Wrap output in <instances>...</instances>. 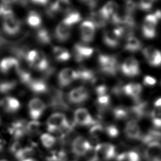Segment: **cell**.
I'll use <instances>...</instances> for the list:
<instances>
[{"mask_svg": "<svg viewBox=\"0 0 161 161\" xmlns=\"http://www.w3.org/2000/svg\"><path fill=\"white\" fill-rule=\"evenodd\" d=\"M47 130L50 133L62 131L70 128L67 118L62 113H54L52 114L46 122Z\"/></svg>", "mask_w": 161, "mask_h": 161, "instance_id": "obj_1", "label": "cell"}, {"mask_svg": "<svg viewBox=\"0 0 161 161\" xmlns=\"http://www.w3.org/2000/svg\"><path fill=\"white\" fill-rule=\"evenodd\" d=\"M115 147L109 143H100L96 145L93 157L96 161H109L116 156Z\"/></svg>", "mask_w": 161, "mask_h": 161, "instance_id": "obj_2", "label": "cell"}, {"mask_svg": "<svg viewBox=\"0 0 161 161\" xmlns=\"http://www.w3.org/2000/svg\"><path fill=\"white\" fill-rule=\"evenodd\" d=\"M160 17V11H157L155 14H149L145 16L142 25V33L145 38H153L155 37L156 26Z\"/></svg>", "mask_w": 161, "mask_h": 161, "instance_id": "obj_3", "label": "cell"}, {"mask_svg": "<svg viewBox=\"0 0 161 161\" xmlns=\"http://www.w3.org/2000/svg\"><path fill=\"white\" fill-rule=\"evenodd\" d=\"M101 70L108 75H114L118 69L116 58L113 55L101 54L98 57Z\"/></svg>", "mask_w": 161, "mask_h": 161, "instance_id": "obj_4", "label": "cell"}, {"mask_svg": "<svg viewBox=\"0 0 161 161\" xmlns=\"http://www.w3.org/2000/svg\"><path fill=\"white\" fill-rule=\"evenodd\" d=\"M92 149L91 143L82 136H76L71 144L72 153L77 157H83Z\"/></svg>", "mask_w": 161, "mask_h": 161, "instance_id": "obj_5", "label": "cell"}, {"mask_svg": "<svg viewBox=\"0 0 161 161\" xmlns=\"http://www.w3.org/2000/svg\"><path fill=\"white\" fill-rule=\"evenodd\" d=\"M74 121L75 125L80 126H92L96 123L89 112L83 108H78L75 111Z\"/></svg>", "mask_w": 161, "mask_h": 161, "instance_id": "obj_6", "label": "cell"}, {"mask_svg": "<svg viewBox=\"0 0 161 161\" xmlns=\"http://www.w3.org/2000/svg\"><path fill=\"white\" fill-rule=\"evenodd\" d=\"M46 104L39 98H33L28 103V112L32 120H38L44 113Z\"/></svg>", "mask_w": 161, "mask_h": 161, "instance_id": "obj_7", "label": "cell"}, {"mask_svg": "<svg viewBox=\"0 0 161 161\" xmlns=\"http://www.w3.org/2000/svg\"><path fill=\"white\" fill-rule=\"evenodd\" d=\"M89 92L86 87L79 86L71 90L68 95V100L74 104H80L87 100Z\"/></svg>", "mask_w": 161, "mask_h": 161, "instance_id": "obj_8", "label": "cell"}, {"mask_svg": "<svg viewBox=\"0 0 161 161\" xmlns=\"http://www.w3.org/2000/svg\"><path fill=\"white\" fill-rule=\"evenodd\" d=\"M20 26L19 21L13 14L3 17V28L7 34L10 35L16 34L19 31Z\"/></svg>", "mask_w": 161, "mask_h": 161, "instance_id": "obj_9", "label": "cell"}, {"mask_svg": "<svg viewBox=\"0 0 161 161\" xmlns=\"http://www.w3.org/2000/svg\"><path fill=\"white\" fill-rule=\"evenodd\" d=\"M121 70L124 75L128 77H135L140 73L138 62L134 57H130L125 59L121 66Z\"/></svg>", "mask_w": 161, "mask_h": 161, "instance_id": "obj_10", "label": "cell"}, {"mask_svg": "<svg viewBox=\"0 0 161 161\" xmlns=\"http://www.w3.org/2000/svg\"><path fill=\"white\" fill-rule=\"evenodd\" d=\"M27 123L23 119L13 121L8 128L9 133L16 140L22 138L27 133Z\"/></svg>", "mask_w": 161, "mask_h": 161, "instance_id": "obj_11", "label": "cell"}, {"mask_svg": "<svg viewBox=\"0 0 161 161\" xmlns=\"http://www.w3.org/2000/svg\"><path fill=\"white\" fill-rule=\"evenodd\" d=\"M143 54L151 66L157 67L161 65V52L160 50L149 46L143 50Z\"/></svg>", "mask_w": 161, "mask_h": 161, "instance_id": "obj_12", "label": "cell"}, {"mask_svg": "<svg viewBox=\"0 0 161 161\" xmlns=\"http://www.w3.org/2000/svg\"><path fill=\"white\" fill-rule=\"evenodd\" d=\"M96 26L91 21H83L80 26V32L82 40L85 43L92 42L94 37Z\"/></svg>", "mask_w": 161, "mask_h": 161, "instance_id": "obj_13", "label": "cell"}, {"mask_svg": "<svg viewBox=\"0 0 161 161\" xmlns=\"http://www.w3.org/2000/svg\"><path fill=\"white\" fill-rule=\"evenodd\" d=\"M77 79V70L71 68H65L62 69L58 75V80L60 87H66L74 80Z\"/></svg>", "mask_w": 161, "mask_h": 161, "instance_id": "obj_14", "label": "cell"}, {"mask_svg": "<svg viewBox=\"0 0 161 161\" xmlns=\"http://www.w3.org/2000/svg\"><path fill=\"white\" fill-rule=\"evenodd\" d=\"M94 52V49L87 45L77 43L74 47V55L77 62H81L90 57Z\"/></svg>", "mask_w": 161, "mask_h": 161, "instance_id": "obj_15", "label": "cell"}, {"mask_svg": "<svg viewBox=\"0 0 161 161\" xmlns=\"http://www.w3.org/2000/svg\"><path fill=\"white\" fill-rule=\"evenodd\" d=\"M161 156V143L153 142L148 143L145 151V157L148 161H155Z\"/></svg>", "mask_w": 161, "mask_h": 161, "instance_id": "obj_16", "label": "cell"}, {"mask_svg": "<svg viewBox=\"0 0 161 161\" xmlns=\"http://www.w3.org/2000/svg\"><path fill=\"white\" fill-rule=\"evenodd\" d=\"M72 26L67 25L62 21L57 26L55 30L56 39L61 42L67 41L70 36Z\"/></svg>", "mask_w": 161, "mask_h": 161, "instance_id": "obj_17", "label": "cell"}, {"mask_svg": "<svg viewBox=\"0 0 161 161\" xmlns=\"http://www.w3.org/2000/svg\"><path fill=\"white\" fill-rule=\"evenodd\" d=\"M71 11V3L70 0H56L48 9L50 14L52 15L55 13H67Z\"/></svg>", "mask_w": 161, "mask_h": 161, "instance_id": "obj_18", "label": "cell"}, {"mask_svg": "<svg viewBox=\"0 0 161 161\" xmlns=\"http://www.w3.org/2000/svg\"><path fill=\"white\" fill-rule=\"evenodd\" d=\"M0 106L8 113H15L19 110L21 104L19 101L15 97L7 96L0 100Z\"/></svg>", "mask_w": 161, "mask_h": 161, "instance_id": "obj_19", "label": "cell"}, {"mask_svg": "<svg viewBox=\"0 0 161 161\" xmlns=\"http://www.w3.org/2000/svg\"><path fill=\"white\" fill-rule=\"evenodd\" d=\"M125 133L131 139H138L141 136V130L135 119L129 120L125 125Z\"/></svg>", "mask_w": 161, "mask_h": 161, "instance_id": "obj_20", "label": "cell"}, {"mask_svg": "<svg viewBox=\"0 0 161 161\" xmlns=\"http://www.w3.org/2000/svg\"><path fill=\"white\" fill-rule=\"evenodd\" d=\"M19 66V60L14 57H6L0 62V70L7 74L14 70H17Z\"/></svg>", "mask_w": 161, "mask_h": 161, "instance_id": "obj_21", "label": "cell"}, {"mask_svg": "<svg viewBox=\"0 0 161 161\" xmlns=\"http://www.w3.org/2000/svg\"><path fill=\"white\" fill-rule=\"evenodd\" d=\"M99 11L102 16L106 19L108 20L109 18H112L118 13V6L115 2L110 1L107 2Z\"/></svg>", "mask_w": 161, "mask_h": 161, "instance_id": "obj_22", "label": "cell"}, {"mask_svg": "<svg viewBox=\"0 0 161 161\" xmlns=\"http://www.w3.org/2000/svg\"><path fill=\"white\" fill-rule=\"evenodd\" d=\"M30 66L38 71L46 70L48 67V61L46 55L41 51H38L36 58Z\"/></svg>", "mask_w": 161, "mask_h": 161, "instance_id": "obj_23", "label": "cell"}, {"mask_svg": "<svg viewBox=\"0 0 161 161\" xmlns=\"http://www.w3.org/2000/svg\"><path fill=\"white\" fill-rule=\"evenodd\" d=\"M123 90L127 96L133 99H136L142 92V87L138 83H129L123 87Z\"/></svg>", "mask_w": 161, "mask_h": 161, "instance_id": "obj_24", "label": "cell"}, {"mask_svg": "<svg viewBox=\"0 0 161 161\" xmlns=\"http://www.w3.org/2000/svg\"><path fill=\"white\" fill-rule=\"evenodd\" d=\"M27 85L31 91L36 94L43 93L48 90L46 83L42 79H32Z\"/></svg>", "mask_w": 161, "mask_h": 161, "instance_id": "obj_25", "label": "cell"}, {"mask_svg": "<svg viewBox=\"0 0 161 161\" xmlns=\"http://www.w3.org/2000/svg\"><path fill=\"white\" fill-rule=\"evenodd\" d=\"M119 37L115 33L114 30H106L104 32L103 41L108 47H116L119 43Z\"/></svg>", "mask_w": 161, "mask_h": 161, "instance_id": "obj_26", "label": "cell"}, {"mask_svg": "<svg viewBox=\"0 0 161 161\" xmlns=\"http://www.w3.org/2000/svg\"><path fill=\"white\" fill-rule=\"evenodd\" d=\"M53 54L55 58L58 62H65L70 58L69 51L61 47H55L53 49Z\"/></svg>", "mask_w": 161, "mask_h": 161, "instance_id": "obj_27", "label": "cell"}, {"mask_svg": "<svg viewBox=\"0 0 161 161\" xmlns=\"http://www.w3.org/2000/svg\"><path fill=\"white\" fill-rule=\"evenodd\" d=\"M77 79H80L84 82H93L94 80V74L92 70L81 67L77 70Z\"/></svg>", "mask_w": 161, "mask_h": 161, "instance_id": "obj_28", "label": "cell"}, {"mask_svg": "<svg viewBox=\"0 0 161 161\" xmlns=\"http://www.w3.org/2000/svg\"><path fill=\"white\" fill-rule=\"evenodd\" d=\"M142 44L140 40L133 36H130L127 40L125 47V50L131 52H135L141 48Z\"/></svg>", "mask_w": 161, "mask_h": 161, "instance_id": "obj_29", "label": "cell"}, {"mask_svg": "<svg viewBox=\"0 0 161 161\" xmlns=\"http://www.w3.org/2000/svg\"><path fill=\"white\" fill-rule=\"evenodd\" d=\"M26 21L28 25L30 26L36 28L40 26L42 19L37 12L35 11H30L28 14Z\"/></svg>", "mask_w": 161, "mask_h": 161, "instance_id": "obj_30", "label": "cell"}, {"mask_svg": "<svg viewBox=\"0 0 161 161\" xmlns=\"http://www.w3.org/2000/svg\"><path fill=\"white\" fill-rule=\"evenodd\" d=\"M82 19V17L80 13L75 11H71L68 13V14L65 17V18L62 20L63 22L66 23L69 26H72L78 22H79Z\"/></svg>", "mask_w": 161, "mask_h": 161, "instance_id": "obj_31", "label": "cell"}, {"mask_svg": "<svg viewBox=\"0 0 161 161\" xmlns=\"http://www.w3.org/2000/svg\"><path fill=\"white\" fill-rule=\"evenodd\" d=\"M117 161H140V157L137 152L129 151L119 155L117 157Z\"/></svg>", "mask_w": 161, "mask_h": 161, "instance_id": "obj_32", "label": "cell"}, {"mask_svg": "<svg viewBox=\"0 0 161 161\" xmlns=\"http://www.w3.org/2000/svg\"><path fill=\"white\" fill-rule=\"evenodd\" d=\"M56 138L50 133H43L40 136V141L46 148H52L56 143Z\"/></svg>", "mask_w": 161, "mask_h": 161, "instance_id": "obj_33", "label": "cell"}, {"mask_svg": "<svg viewBox=\"0 0 161 161\" xmlns=\"http://www.w3.org/2000/svg\"><path fill=\"white\" fill-rule=\"evenodd\" d=\"M91 18L92 20L91 21L94 23L95 26L97 28L104 26L108 21L102 16L99 11H98L97 12L92 13L91 14Z\"/></svg>", "mask_w": 161, "mask_h": 161, "instance_id": "obj_34", "label": "cell"}, {"mask_svg": "<svg viewBox=\"0 0 161 161\" xmlns=\"http://www.w3.org/2000/svg\"><path fill=\"white\" fill-rule=\"evenodd\" d=\"M37 40L43 44H48L50 42V36L48 31L45 28L38 30L36 34Z\"/></svg>", "mask_w": 161, "mask_h": 161, "instance_id": "obj_35", "label": "cell"}, {"mask_svg": "<svg viewBox=\"0 0 161 161\" xmlns=\"http://www.w3.org/2000/svg\"><path fill=\"white\" fill-rule=\"evenodd\" d=\"M66 155L63 150L54 151L47 157V161H65Z\"/></svg>", "mask_w": 161, "mask_h": 161, "instance_id": "obj_36", "label": "cell"}, {"mask_svg": "<svg viewBox=\"0 0 161 161\" xmlns=\"http://www.w3.org/2000/svg\"><path fill=\"white\" fill-rule=\"evenodd\" d=\"M16 82L14 80H4L0 82V92L6 93L13 89Z\"/></svg>", "mask_w": 161, "mask_h": 161, "instance_id": "obj_37", "label": "cell"}, {"mask_svg": "<svg viewBox=\"0 0 161 161\" xmlns=\"http://www.w3.org/2000/svg\"><path fill=\"white\" fill-rule=\"evenodd\" d=\"M96 103L99 108L104 109L109 105L110 96L108 95V94L97 96Z\"/></svg>", "mask_w": 161, "mask_h": 161, "instance_id": "obj_38", "label": "cell"}, {"mask_svg": "<svg viewBox=\"0 0 161 161\" xmlns=\"http://www.w3.org/2000/svg\"><path fill=\"white\" fill-rule=\"evenodd\" d=\"M114 117L117 119H123L128 117L129 112L122 107H117L113 111Z\"/></svg>", "mask_w": 161, "mask_h": 161, "instance_id": "obj_39", "label": "cell"}, {"mask_svg": "<svg viewBox=\"0 0 161 161\" xmlns=\"http://www.w3.org/2000/svg\"><path fill=\"white\" fill-rule=\"evenodd\" d=\"M152 120L154 126L157 128H161V111L155 108L152 112Z\"/></svg>", "mask_w": 161, "mask_h": 161, "instance_id": "obj_40", "label": "cell"}, {"mask_svg": "<svg viewBox=\"0 0 161 161\" xmlns=\"http://www.w3.org/2000/svg\"><path fill=\"white\" fill-rule=\"evenodd\" d=\"M103 132H104V128L101 125L97 123L93 125L90 129V133L91 136L95 138H99Z\"/></svg>", "mask_w": 161, "mask_h": 161, "instance_id": "obj_41", "label": "cell"}, {"mask_svg": "<svg viewBox=\"0 0 161 161\" xmlns=\"http://www.w3.org/2000/svg\"><path fill=\"white\" fill-rule=\"evenodd\" d=\"M40 128V123L38 120H31L27 123V133H37Z\"/></svg>", "mask_w": 161, "mask_h": 161, "instance_id": "obj_42", "label": "cell"}, {"mask_svg": "<svg viewBox=\"0 0 161 161\" xmlns=\"http://www.w3.org/2000/svg\"><path fill=\"white\" fill-rule=\"evenodd\" d=\"M104 132L110 138H115L119 135V130L114 125H109L106 126Z\"/></svg>", "mask_w": 161, "mask_h": 161, "instance_id": "obj_43", "label": "cell"}, {"mask_svg": "<svg viewBox=\"0 0 161 161\" xmlns=\"http://www.w3.org/2000/svg\"><path fill=\"white\" fill-rule=\"evenodd\" d=\"M155 0H140V8L143 11L150 10Z\"/></svg>", "mask_w": 161, "mask_h": 161, "instance_id": "obj_44", "label": "cell"}, {"mask_svg": "<svg viewBox=\"0 0 161 161\" xmlns=\"http://www.w3.org/2000/svg\"><path fill=\"white\" fill-rule=\"evenodd\" d=\"M156 82L157 80L150 75H146L143 78V84L145 86H154L156 84Z\"/></svg>", "mask_w": 161, "mask_h": 161, "instance_id": "obj_45", "label": "cell"}, {"mask_svg": "<svg viewBox=\"0 0 161 161\" xmlns=\"http://www.w3.org/2000/svg\"><path fill=\"white\" fill-rule=\"evenodd\" d=\"M33 3L37 5H46L48 4L49 0H30Z\"/></svg>", "mask_w": 161, "mask_h": 161, "instance_id": "obj_46", "label": "cell"}, {"mask_svg": "<svg viewBox=\"0 0 161 161\" xmlns=\"http://www.w3.org/2000/svg\"><path fill=\"white\" fill-rule=\"evenodd\" d=\"M91 7H94L96 4V0H81Z\"/></svg>", "mask_w": 161, "mask_h": 161, "instance_id": "obj_47", "label": "cell"}, {"mask_svg": "<svg viewBox=\"0 0 161 161\" xmlns=\"http://www.w3.org/2000/svg\"><path fill=\"white\" fill-rule=\"evenodd\" d=\"M154 106H155V108H161V97L157 99L155 101Z\"/></svg>", "mask_w": 161, "mask_h": 161, "instance_id": "obj_48", "label": "cell"}, {"mask_svg": "<svg viewBox=\"0 0 161 161\" xmlns=\"http://www.w3.org/2000/svg\"><path fill=\"white\" fill-rule=\"evenodd\" d=\"M4 144H5V142L3 140V138L0 136V152L3 149L4 147Z\"/></svg>", "mask_w": 161, "mask_h": 161, "instance_id": "obj_49", "label": "cell"}, {"mask_svg": "<svg viewBox=\"0 0 161 161\" xmlns=\"http://www.w3.org/2000/svg\"><path fill=\"white\" fill-rule=\"evenodd\" d=\"M2 3H6V4H11L13 3H16L18 2V0H1Z\"/></svg>", "mask_w": 161, "mask_h": 161, "instance_id": "obj_50", "label": "cell"}, {"mask_svg": "<svg viewBox=\"0 0 161 161\" xmlns=\"http://www.w3.org/2000/svg\"><path fill=\"white\" fill-rule=\"evenodd\" d=\"M21 161H38L36 160V159H34L33 158H25Z\"/></svg>", "mask_w": 161, "mask_h": 161, "instance_id": "obj_51", "label": "cell"}, {"mask_svg": "<svg viewBox=\"0 0 161 161\" xmlns=\"http://www.w3.org/2000/svg\"><path fill=\"white\" fill-rule=\"evenodd\" d=\"M0 161H8L7 160H0Z\"/></svg>", "mask_w": 161, "mask_h": 161, "instance_id": "obj_52", "label": "cell"}, {"mask_svg": "<svg viewBox=\"0 0 161 161\" xmlns=\"http://www.w3.org/2000/svg\"><path fill=\"white\" fill-rule=\"evenodd\" d=\"M70 161H76V160H70Z\"/></svg>", "mask_w": 161, "mask_h": 161, "instance_id": "obj_53", "label": "cell"}]
</instances>
